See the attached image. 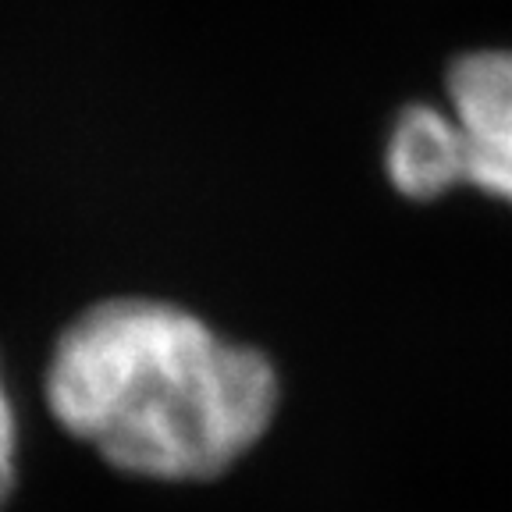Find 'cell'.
<instances>
[{
    "mask_svg": "<svg viewBox=\"0 0 512 512\" xmlns=\"http://www.w3.org/2000/svg\"><path fill=\"white\" fill-rule=\"evenodd\" d=\"M43 402L111 470L203 484L267 438L281 377L264 349L171 299L111 296L61 328L43 367Z\"/></svg>",
    "mask_w": 512,
    "mask_h": 512,
    "instance_id": "1",
    "label": "cell"
},
{
    "mask_svg": "<svg viewBox=\"0 0 512 512\" xmlns=\"http://www.w3.org/2000/svg\"><path fill=\"white\" fill-rule=\"evenodd\" d=\"M384 175L413 203L441 200L463 185V146L452 114L431 104H409L395 114L384 143Z\"/></svg>",
    "mask_w": 512,
    "mask_h": 512,
    "instance_id": "3",
    "label": "cell"
},
{
    "mask_svg": "<svg viewBox=\"0 0 512 512\" xmlns=\"http://www.w3.org/2000/svg\"><path fill=\"white\" fill-rule=\"evenodd\" d=\"M445 93L463 146V185L512 207V50L456 57Z\"/></svg>",
    "mask_w": 512,
    "mask_h": 512,
    "instance_id": "2",
    "label": "cell"
},
{
    "mask_svg": "<svg viewBox=\"0 0 512 512\" xmlns=\"http://www.w3.org/2000/svg\"><path fill=\"white\" fill-rule=\"evenodd\" d=\"M18 488V413L11 402L8 381L0 370V509Z\"/></svg>",
    "mask_w": 512,
    "mask_h": 512,
    "instance_id": "4",
    "label": "cell"
}]
</instances>
